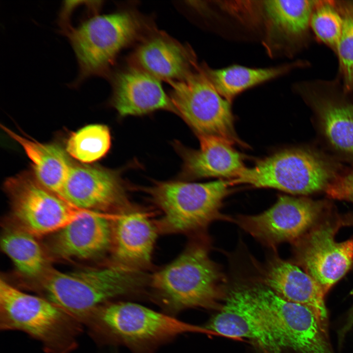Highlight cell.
Listing matches in <instances>:
<instances>
[{
  "mask_svg": "<svg viewBox=\"0 0 353 353\" xmlns=\"http://www.w3.org/2000/svg\"><path fill=\"white\" fill-rule=\"evenodd\" d=\"M337 227L328 222L315 224L296 242L298 263L325 294L353 263V239L336 242Z\"/></svg>",
  "mask_w": 353,
  "mask_h": 353,
  "instance_id": "5bb4252c",
  "label": "cell"
},
{
  "mask_svg": "<svg viewBox=\"0 0 353 353\" xmlns=\"http://www.w3.org/2000/svg\"><path fill=\"white\" fill-rule=\"evenodd\" d=\"M326 203L305 198L279 196L263 212L239 216L237 223L245 231L267 245L296 242L310 230L321 216Z\"/></svg>",
  "mask_w": 353,
  "mask_h": 353,
  "instance_id": "7c38bea8",
  "label": "cell"
},
{
  "mask_svg": "<svg viewBox=\"0 0 353 353\" xmlns=\"http://www.w3.org/2000/svg\"><path fill=\"white\" fill-rule=\"evenodd\" d=\"M113 263L145 271L151 264L159 230L147 212L130 205L110 214Z\"/></svg>",
  "mask_w": 353,
  "mask_h": 353,
  "instance_id": "9a60e30c",
  "label": "cell"
},
{
  "mask_svg": "<svg viewBox=\"0 0 353 353\" xmlns=\"http://www.w3.org/2000/svg\"><path fill=\"white\" fill-rule=\"evenodd\" d=\"M61 197L77 208L101 212L130 205L117 173L96 166L73 164Z\"/></svg>",
  "mask_w": 353,
  "mask_h": 353,
  "instance_id": "2e32d148",
  "label": "cell"
},
{
  "mask_svg": "<svg viewBox=\"0 0 353 353\" xmlns=\"http://www.w3.org/2000/svg\"><path fill=\"white\" fill-rule=\"evenodd\" d=\"M1 128L22 147L31 162L37 180L62 198V189L73 165L66 152L57 145L27 138L4 126Z\"/></svg>",
  "mask_w": 353,
  "mask_h": 353,
  "instance_id": "603a6c76",
  "label": "cell"
},
{
  "mask_svg": "<svg viewBox=\"0 0 353 353\" xmlns=\"http://www.w3.org/2000/svg\"><path fill=\"white\" fill-rule=\"evenodd\" d=\"M110 145V133L106 126L90 125L70 135L67 142L66 151L76 159L89 163L104 156Z\"/></svg>",
  "mask_w": 353,
  "mask_h": 353,
  "instance_id": "484cf974",
  "label": "cell"
},
{
  "mask_svg": "<svg viewBox=\"0 0 353 353\" xmlns=\"http://www.w3.org/2000/svg\"><path fill=\"white\" fill-rule=\"evenodd\" d=\"M110 214L90 211L54 233L51 251L65 260L98 257L111 246Z\"/></svg>",
  "mask_w": 353,
  "mask_h": 353,
  "instance_id": "ac0fdd59",
  "label": "cell"
},
{
  "mask_svg": "<svg viewBox=\"0 0 353 353\" xmlns=\"http://www.w3.org/2000/svg\"><path fill=\"white\" fill-rule=\"evenodd\" d=\"M36 237L16 225L5 229L0 245L20 274L40 280L49 268L45 253Z\"/></svg>",
  "mask_w": 353,
  "mask_h": 353,
  "instance_id": "d4e9b609",
  "label": "cell"
},
{
  "mask_svg": "<svg viewBox=\"0 0 353 353\" xmlns=\"http://www.w3.org/2000/svg\"><path fill=\"white\" fill-rule=\"evenodd\" d=\"M134 59L137 67L170 82L184 78L197 65L192 51L161 35L143 42L135 51Z\"/></svg>",
  "mask_w": 353,
  "mask_h": 353,
  "instance_id": "7402d4cb",
  "label": "cell"
},
{
  "mask_svg": "<svg viewBox=\"0 0 353 353\" xmlns=\"http://www.w3.org/2000/svg\"><path fill=\"white\" fill-rule=\"evenodd\" d=\"M325 192L331 198L353 202V169L339 175Z\"/></svg>",
  "mask_w": 353,
  "mask_h": 353,
  "instance_id": "f1b7e54d",
  "label": "cell"
},
{
  "mask_svg": "<svg viewBox=\"0 0 353 353\" xmlns=\"http://www.w3.org/2000/svg\"><path fill=\"white\" fill-rule=\"evenodd\" d=\"M300 63L263 68L234 65L214 69L206 65L202 68L216 90L231 102L241 92L284 75L298 67Z\"/></svg>",
  "mask_w": 353,
  "mask_h": 353,
  "instance_id": "cb8c5ba5",
  "label": "cell"
},
{
  "mask_svg": "<svg viewBox=\"0 0 353 353\" xmlns=\"http://www.w3.org/2000/svg\"><path fill=\"white\" fill-rule=\"evenodd\" d=\"M198 137L199 149L181 150L185 176L233 179L246 167L242 156L232 147L231 143L212 136L200 135Z\"/></svg>",
  "mask_w": 353,
  "mask_h": 353,
  "instance_id": "44dd1931",
  "label": "cell"
},
{
  "mask_svg": "<svg viewBox=\"0 0 353 353\" xmlns=\"http://www.w3.org/2000/svg\"><path fill=\"white\" fill-rule=\"evenodd\" d=\"M113 106L122 116L158 109L176 112L159 79L137 67L119 72L113 81Z\"/></svg>",
  "mask_w": 353,
  "mask_h": 353,
  "instance_id": "ffe728a7",
  "label": "cell"
},
{
  "mask_svg": "<svg viewBox=\"0 0 353 353\" xmlns=\"http://www.w3.org/2000/svg\"><path fill=\"white\" fill-rule=\"evenodd\" d=\"M316 0H267L260 1L264 45L271 55L290 53L305 44Z\"/></svg>",
  "mask_w": 353,
  "mask_h": 353,
  "instance_id": "e0dca14e",
  "label": "cell"
},
{
  "mask_svg": "<svg viewBox=\"0 0 353 353\" xmlns=\"http://www.w3.org/2000/svg\"><path fill=\"white\" fill-rule=\"evenodd\" d=\"M150 277L144 271L112 263L72 272L49 269L40 280L45 298L83 326L101 305L121 297L148 293Z\"/></svg>",
  "mask_w": 353,
  "mask_h": 353,
  "instance_id": "6da1fadb",
  "label": "cell"
},
{
  "mask_svg": "<svg viewBox=\"0 0 353 353\" xmlns=\"http://www.w3.org/2000/svg\"><path fill=\"white\" fill-rule=\"evenodd\" d=\"M343 25V16L337 1L316 0L310 27L319 41L335 51Z\"/></svg>",
  "mask_w": 353,
  "mask_h": 353,
  "instance_id": "4316f807",
  "label": "cell"
},
{
  "mask_svg": "<svg viewBox=\"0 0 353 353\" xmlns=\"http://www.w3.org/2000/svg\"><path fill=\"white\" fill-rule=\"evenodd\" d=\"M170 99L198 136H212L232 144H240L229 101L216 90L202 67L198 65L184 78L171 81Z\"/></svg>",
  "mask_w": 353,
  "mask_h": 353,
  "instance_id": "ba28073f",
  "label": "cell"
},
{
  "mask_svg": "<svg viewBox=\"0 0 353 353\" xmlns=\"http://www.w3.org/2000/svg\"><path fill=\"white\" fill-rule=\"evenodd\" d=\"M353 294V290L351 293ZM353 327V304L347 314L345 324L338 332V342L341 344L347 333Z\"/></svg>",
  "mask_w": 353,
  "mask_h": 353,
  "instance_id": "f546056e",
  "label": "cell"
},
{
  "mask_svg": "<svg viewBox=\"0 0 353 353\" xmlns=\"http://www.w3.org/2000/svg\"><path fill=\"white\" fill-rule=\"evenodd\" d=\"M82 324L44 297L0 282V327L23 331L40 341L48 353H71L78 345Z\"/></svg>",
  "mask_w": 353,
  "mask_h": 353,
  "instance_id": "277c9868",
  "label": "cell"
},
{
  "mask_svg": "<svg viewBox=\"0 0 353 353\" xmlns=\"http://www.w3.org/2000/svg\"><path fill=\"white\" fill-rule=\"evenodd\" d=\"M205 328L226 336L248 338L264 353H282L285 348L277 324L247 281H239L229 289L220 311Z\"/></svg>",
  "mask_w": 353,
  "mask_h": 353,
  "instance_id": "30bf717a",
  "label": "cell"
},
{
  "mask_svg": "<svg viewBox=\"0 0 353 353\" xmlns=\"http://www.w3.org/2000/svg\"><path fill=\"white\" fill-rule=\"evenodd\" d=\"M343 25L335 51L337 55L343 88L353 93V1H337Z\"/></svg>",
  "mask_w": 353,
  "mask_h": 353,
  "instance_id": "83f0119b",
  "label": "cell"
},
{
  "mask_svg": "<svg viewBox=\"0 0 353 353\" xmlns=\"http://www.w3.org/2000/svg\"><path fill=\"white\" fill-rule=\"evenodd\" d=\"M247 283L277 324L285 348L299 353H333L327 327L312 309L283 299L259 280Z\"/></svg>",
  "mask_w": 353,
  "mask_h": 353,
  "instance_id": "8fae6325",
  "label": "cell"
},
{
  "mask_svg": "<svg viewBox=\"0 0 353 353\" xmlns=\"http://www.w3.org/2000/svg\"><path fill=\"white\" fill-rule=\"evenodd\" d=\"M84 325L101 344L125 346L132 353H155L184 333L209 331L163 312L123 301L100 305Z\"/></svg>",
  "mask_w": 353,
  "mask_h": 353,
  "instance_id": "7a4b0ae2",
  "label": "cell"
},
{
  "mask_svg": "<svg viewBox=\"0 0 353 353\" xmlns=\"http://www.w3.org/2000/svg\"><path fill=\"white\" fill-rule=\"evenodd\" d=\"M224 279L206 246L194 241L150 277L148 295L163 312L175 317L188 308L215 306Z\"/></svg>",
  "mask_w": 353,
  "mask_h": 353,
  "instance_id": "3957f363",
  "label": "cell"
},
{
  "mask_svg": "<svg viewBox=\"0 0 353 353\" xmlns=\"http://www.w3.org/2000/svg\"><path fill=\"white\" fill-rule=\"evenodd\" d=\"M4 186L16 225L36 237L54 234L90 211L70 204L27 173L8 178Z\"/></svg>",
  "mask_w": 353,
  "mask_h": 353,
  "instance_id": "9c48e42d",
  "label": "cell"
},
{
  "mask_svg": "<svg viewBox=\"0 0 353 353\" xmlns=\"http://www.w3.org/2000/svg\"><path fill=\"white\" fill-rule=\"evenodd\" d=\"M259 281L283 299L312 309L328 327L325 293L307 273L277 255L271 256L259 269Z\"/></svg>",
  "mask_w": 353,
  "mask_h": 353,
  "instance_id": "d6986e66",
  "label": "cell"
},
{
  "mask_svg": "<svg viewBox=\"0 0 353 353\" xmlns=\"http://www.w3.org/2000/svg\"><path fill=\"white\" fill-rule=\"evenodd\" d=\"M331 83L298 85L313 111L318 127L329 148L340 157L353 162V101L342 87Z\"/></svg>",
  "mask_w": 353,
  "mask_h": 353,
  "instance_id": "4fadbf2b",
  "label": "cell"
},
{
  "mask_svg": "<svg viewBox=\"0 0 353 353\" xmlns=\"http://www.w3.org/2000/svg\"><path fill=\"white\" fill-rule=\"evenodd\" d=\"M230 180L206 183L157 182L147 189L161 212L155 221L159 232L195 233L218 219H224L220 209L230 192Z\"/></svg>",
  "mask_w": 353,
  "mask_h": 353,
  "instance_id": "8992f818",
  "label": "cell"
},
{
  "mask_svg": "<svg viewBox=\"0 0 353 353\" xmlns=\"http://www.w3.org/2000/svg\"><path fill=\"white\" fill-rule=\"evenodd\" d=\"M141 19L127 11L95 15L78 26L62 31L72 45L78 64V85L93 76L105 73L119 53L138 37Z\"/></svg>",
  "mask_w": 353,
  "mask_h": 353,
  "instance_id": "52a82bcc",
  "label": "cell"
},
{
  "mask_svg": "<svg viewBox=\"0 0 353 353\" xmlns=\"http://www.w3.org/2000/svg\"><path fill=\"white\" fill-rule=\"evenodd\" d=\"M340 165L332 157L309 148L285 149L245 167L230 180L232 185L249 184L307 195L326 191L338 176Z\"/></svg>",
  "mask_w": 353,
  "mask_h": 353,
  "instance_id": "5b68a950",
  "label": "cell"
}]
</instances>
